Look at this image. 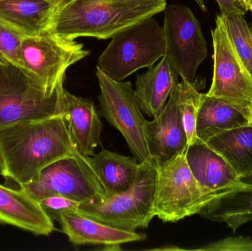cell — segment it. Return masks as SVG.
Masks as SVG:
<instances>
[{"label": "cell", "instance_id": "34", "mask_svg": "<svg viewBox=\"0 0 252 251\" xmlns=\"http://www.w3.org/2000/svg\"><path fill=\"white\" fill-rule=\"evenodd\" d=\"M123 1H134V0H123Z\"/></svg>", "mask_w": 252, "mask_h": 251}, {"label": "cell", "instance_id": "31", "mask_svg": "<svg viewBox=\"0 0 252 251\" xmlns=\"http://www.w3.org/2000/svg\"><path fill=\"white\" fill-rule=\"evenodd\" d=\"M10 63V62L0 53V64H7V63Z\"/></svg>", "mask_w": 252, "mask_h": 251}, {"label": "cell", "instance_id": "24", "mask_svg": "<svg viewBox=\"0 0 252 251\" xmlns=\"http://www.w3.org/2000/svg\"><path fill=\"white\" fill-rule=\"evenodd\" d=\"M177 93L182 122L188 136L189 145L197 139L195 127L201 93L193 82H189L185 79H182L179 83Z\"/></svg>", "mask_w": 252, "mask_h": 251}, {"label": "cell", "instance_id": "5", "mask_svg": "<svg viewBox=\"0 0 252 251\" xmlns=\"http://www.w3.org/2000/svg\"><path fill=\"white\" fill-rule=\"evenodd\" d=\"M90 54L81 43L47 30L22 39L20 69L51 95L59 83L64 81L68 68Z\"/></svg>", "mask_w": 252, "mask_h": 251}, {"label": "cell", "instance_id": "22", "mask_svg": "<svg viewBox=\"0 0 252 251\" xmlns=\"http://www.w3.org/2000/svg\"><path fill=\"white\" fill-rule=\"evenodd\" d=\"M242 178L252 176V123L227 130L206 141Z\"/></svg>", "mask_w": 252, "mask_h": 251}, {"label": "cell", "instance_id": "12", "mask_svg": "<svg viewBox=\"0 0 252 251\" xmlns=\"http://www.w3.org/2000/svg\"><path fill=\"white\" fill-rule=\"evenodd\" d=\"M145 136L150 156L159 166L186 151L188 139L182 122L177 88L161 113L151 122L146 121Z\"/></svg>", "mask_w": 252, "mask_h": 251}, {"label": "cell", "instance_id": "17", "mask_svg": "<svg viewBox=\"0 0 252 251\" xmlns=\"http://www.w3.org/2000/svg\"><path fill=\"white\" fill-rule=\"evenodd\" d=\"M252 123L251 109L201 93L195 127L197 138L206 142L219 133Z\"/></svg>", "mask_w": 252, "mask_h": 251}, {"label": "cell", "instance_id": "11", "mask_svg": "<svg viewBox=\"0 0 252 251\" xmlns=\"http://www.w3.org/2000/svg\"><path fill=\"white\" fill-rule=\"evenodd\" d=\"M212 30L213 78L208 95L241 105L252 110V76L234 49L220 15Z\"/></svg>", "mask_w": 252, "mask_h": 251}, {"label": "cell", "instance_id": "1", "mask_svg": "<svg viewBox=\"0 0 252 251\" xmlns=\"http://www.w3.org/2000/svg\"><path fill=\"white\" fill-rule=\"evenodd\" d=\"M0 175L21 186L53 162L80 154L62 115L21 122L0 131Z\"/></svg>", "mask_w": 252, "mask_h": 251}, {"label": "cell", "instance_id": "32", "mask_svg": "<svg viewBox=\"0 0 252 251\" xmlns=\"http://www.w3.org/2000/svg\"><path fill=\"white\" fill-rule=\"evenodd\" d=\"M50 1H51L52 2L54 3L56 6H58L59 5V4H62V3L64 2L66 0H50Z\"/></svg>", "mask_w": 252, "mask_h": 251}, {"label": "cell", "instance_id": "26", "mask_svg": "<svg viewBox=\"0 0 252 251\" xmlns=\"http://www.w3.org/2000/svg\"><path fill=\"white\" fill-rule=\"evenodd\" d=\"M45 213L53 221L59 222L61 214L66 212H78L81 203L62 195H53L38 201Z\"/></svg>", "mask_w": 252, "mask_h": 251}, {"label": "cell", "instance_id": "9", "mask_svg": "<svg viewBox=\"0 0 252 251\" xmlns=\"http://www.w3.org/2000/svg\"><path fill=\"white\" fill-rule=\"evenodd\" d=\"M163 12L164 57L182 79L193 82L198 68L208 54L201 24L187 6L167 4Z\"/></svg>", "mask_w": 252, "mask_h": 251}, {"label": "cell", "instance_id": "6", "mask_svg": "<svg viewBox=\"0 0 252 251\" xmlns=\"http://www.w3.org/2000/svg\"><path fill=\"white\" fill-rule=\"evenodd\" d=\"M62 82L50 95L20 68L10 63L0 64V131L21 122L62 115Z\"/></svg>", "mask_w": 252, "mask_h": 251}, {"label": "cell", "instance_id": "25", "mask_svg": "<svg viewBox=\"0 0 252 251\" xmlns=\"http://www.w3.org/2000/svg\"><path fill=\"white\" fill-rule=\"evenodd\" d=\"M25 38L0 19V53L12 64L20 68V47Z\"/></svg>", "mask_w": 252, "mask_h": 251}, {"label": "cell", "instance_id": "15", "mask_svg": "<svg viewBox=\"0 0 252 251\" xmlns=\"http://www.w3.org/2000/svg\"><path fill=\"white\" fill-rule=\"evenodd\" d=\"M0 223L12 225L36 236H50L55 231L53 221L39 203L19 187L0 184Z\"/></svg>", "mask_w": 252, "mask_h": 251}, {"label": "cell", "instance_id": "13", "mask_svg": "<svg viewBox=\"0 0 252 251\" xmlns=\"http://www.w3.org/2000/svg\"><path fill=\"white\" fill-rule=\"evenodd\" d=\"M59 92L61 113L78 153L87 158L94 156L95 149L101 144L103 125L94 103L70 94L63 88V82L59 85Z\"/></svg>", "mask_w": 252, "mask_h": 251}, {"label": "cell", "instance_id": "10", "mask_svg": "<svg viewBox=\"0 0 252 251\" xmlns=\"http://www.w3.org/2000/svg\"><path fill=\"white\" fill-rule=\"evenodd\" d=\"M210 197L201 192L185 152L158 167L154 211L163 222L176 223L198 214Z\"/></svg>", "mask_w": 252, "mask_h": 251}, {"label": "cell", "instance_id": "19", "mask_svg": "<svg viewBox=\"0 0 252 251\" xmlns=\"http://www.w3.org/2000/svg\"><path fill=\"white\" fill-rule=\"evenodd\" d=\"M198 215L213 222L225 223L235 232L252 221V184L242 182L212 196Z\"/></svg>", "mask_w": 252, "mask_h": 251}, {"label": "cell", "instance_id": "23", "mask_svg": "<svg viewBox=\"0 0 252 251\" xmlns=\"http://www.w3.org/2000/svg\"><path fill=\"white\" fill-rule=\"evenodd\" d=\"M229 40L252 76V31L245 15L220 13Z\"/></svg>", "mask_w": 252, "mask_h": 251}, {"label": "cell", "instance_id": "35", "mask_svg": "<svg viewBox=\"0 0 252 251\" xmlns=\"http://www.w3.org/2000/svg\"><path fill=\"white\" fill-rule=\"evenodd\" d=\"M251 29H252V28H251Z\"/></svg>", "mask_w": 252, "mask_h": 251}, {"label": "cell", "instance_id": "18", "mask_svg": "<svg viewBox=\"0 0 252 251\" xmlns=\"http://www.w3.org/2000/svg\"><path fill=\"white\" fill-rule=\"evenodd\" d=\"M179 77L164 56L146 72L137 75L134 92L145 114L154 119L161 113L180 83Z\"/></svg>", "mask_w": 252, "mask_h": 251}, {"label": "cell", "instance_id": "2", "mask_svg": "<svg viewBox=\"0 0 252 251\" xmlns=\"http://www.w3.org/2000/svg\"><path fill=\"white\" fill-rule=\"evenodd\" d=\"M166 6L167 0H66L55 8L48 30L69 39H109Z\"/></svg>", "mask_w": 252, "mask_h": 251}, {"label": "cell", "instance_id": "8", "mask_svg": "<svg viewBox=\"0 0 252 251\" xmlns=\"http://www.w3.org/2000/svg\"><path fill=\"white\" fill-rule=\"evenodd\" d=\"M95 73L100 88V114L122 134L137 162H146L151 158L145 136L147 120L131 84L112 79L98 66Z\"/></svg>", "mask_w": 252, "mask_h": 251}, {"label": "cell", "instance_id": "7", "mask_svg": "<svg viewBox=\"0 0 252 251\" xmlns=\"http://www.w3.org/2000/svg\"><path fill=\"white\" fill-rule=\"evenodd\" d=\"M19 187L37 201L53 195L64 196L81 203H98L106 198L90 158L81 154L53 162Z\"/></svg>", "mask_w": 252, "mask_h": 251}, {"label": "cell", "instance_id": "30", "mask_svg": "<svg viewBox=\"0 0 252 251\" xmlns=\"http://www.w3.org/2000/svg\"><path fill=\"white\" fill-rule=\"evenodd\" d=\"M194 1H195V2L197 3V4H198V7H200V9H201V10H202L203 12L207 11V7H206L205 2H204V0H194Z\"/></svg>", "mask_w": 252, "mask_h": 251}, {"label": "cell", "instance_id": "29", "mask_svg": "<svg viewBox=\"0 0 252 251\" xmlns=\"http://www.w3.org/2000/svg\"><path fill=\"white\" fill-rule=\"evenodd\" d=\"M235 2H236L240 7H242L243 9L246 10V11H251L250 9V4H249L248 0H233Z\"/></svg>", "mask_w": 252, "mask_h": 251}, {"label": "cell", "instance_id": "28", "mask_svg": "<svg viewBox=\"0 0 252 251\" xmlns=\"http://www.w3.org/2000/svg\"><path fill=\"white\" fill-rule=\"evenodd\" d=\"M221 13H238L245 15L247 13L244 9L240 7L233 0H216Z\"/></svg>", "mask_w": 252, "mask_h": 251}, {"label": "cell", "instance_id": "21", "mask_svg": "<svg viewBox=\"0 0 252 251\" xmlns=\"http://www.w3.org/2000/svg\"><path fill=\"white\" fill-rule=\"evenodd\" d=\"M90 162L104 189L105 199L129 190L136 181L141 165L134 157L108 150L90 157Z\"/></svg>", "mask_w": 252, "mask_h": 251}, {"label": "cell", "instance_id": "3", "mask_svg": "<svg viewBox=\"0 0 252 251\" xmlns=\"http://www.w3.org/2000/svg\"><path fill=\"white\" fill-rule=\"evenodd\" d=\"M158 167L157 161L150 158L141 164L136 181L129 190L98 203H81L78 212L90 219L126 231L148 228L156 217L154 203Z\"/></svg>", "mask_w": 252, "mask_h": 251}, {"label": "cell", "instance_id": "16", "mask_svg": "<svg viewBox=\"0 0 252 251\" xmlns=\"http://www.w3.org/2000/svg\"><path fill=\"white\" fill-rule=\"evenodd\" d=\"M59 223L62 232L75 246L102 245L106 250H117L124 243L142 241L146 238L145 234L114 228L77 212L61 214Z\"/></svg>", "mask_w": 252, "mask_h": 251}, {"label": "cell", "instance_id": "20", "mask_svg": "<svg viewBox=\"0 0 252 251\" xmlns=\"http://www.w3.org/2000/svg\"><path fill=\"white\" fill-rule=\"evenodd\" d=\"M57 7L50 0H0V19L25 37L48 30Z\"/></svg>", "mask_w": 252, "mask_h": 251}, {"label": "cell", "instance_id": "4", "mask_svg": "<svg viewBox=\"0 0 252 251\" xmlns=\"http://www.w3.org/2000/svg\"><path fill=\"white\" fill-rule=\"evenodd\" d=\"M165 53L162 27L153 16L114 35L97 66L112 79L123 81L139 69L151 67Z\"/></svg>", "mask_w": 252, "mask_h": 251}, {"label": "cell", "instance_id": "27", "mask_svg": "<svg viewBox=\"0 0 252 251\" xmlns=\"http://www.w3.org/2000/svg\"><path fill=\"white\" fill-rule=\"evenodd\" d=\"M201 251H252V240L243 237L230 238L209 245Z\"/></svg>", "mask_w": 252, "mask_h": 251}, {"label": "cell", "instance_id": "33", "mask_svg": "<svg viewBox=\"0 0 252 251\" xmlns=\"http://www.w3.org/2000/svg\"><path fill=\"white\" fill-rule=\"evenodd\" d=\"M2 159H1V154H0V169H1V167H2Z\"/></svg>", "mask_w": 252, "mask_h": 251}, {"label": "cell", "instance_id": "14", "mask_svg": "<svg viewBox=\"0 0 252 251\" xmlns=\"http://www.w3.org/2000/svg\"><path fill=\"white\" fill-rule=\"evenodd\" d=\"M185 157L201 192L207 197L243 182L223 157L198 138L188 146Z\"/></svg>", "mask_w": 252, "mask_h": 251}]
</instances>
